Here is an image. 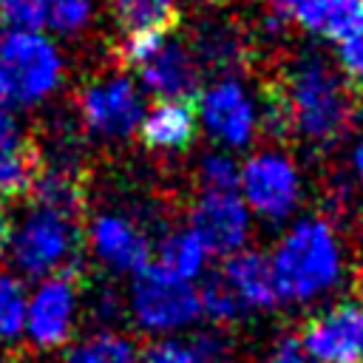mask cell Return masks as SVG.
Wrapping results in <instances>:
<instances>
[{
  "mask_svg": "<svg viewBox=\"0 0 363 363\" xmlns=\"http://www.w3.org/2000/svg\"><path fill=\"white\" fill-rule=\"evenodd\" d=\"M20 139H26V136H23L17 119L11 116V108L0 99V150L9 147V145H17Z\"/></svg>",
  "mask_w": 363,
  "mask_h": 363,
  "instance_id": "31",
  "label": "cell"
},
{
  "mask_svg": "<svg viewBox=\"0 0 363 363\" xmlns=\"http://www.w3.org/2000/svg\"><path fill=\"white\" fill-rule=\"evenodd\" d=\"M190 230L201 238L207 252L233 255L247 241L250 207L238 193H201L190 210Z\"/></svg>",
  "mask_w": 363,
  "mask_h": 363,
  "instance_id": "11",
  "label": "cell"
},
{
  "mask_svg": "<svg viewBox=\"0 0 363 363\" xmlns=\"http://www.w3.org/2000/svg\"><path fill=\"white\" fill-rule=\"evenodd\" d=\"M207 247L201 244V238L193 233V230H179V233H170L162 247H159V267L167 269L170 275L182 278V281H193L204 264H207Z\"/></svg>",
  "mask_w": 363,
  "mask_h": 363,
  "instance_id": "19",
  "label": "cell"
},
{
  "mask_svg": "<svg viewBox=\"0 0 363 363\" xmlns=\"http://www.w3.org/2000/svg\"><path fill=\"white\" fill-rule=\"evenodd\" d=\"M269 264L278 301L303 303L335 286L340 275V247L326 221L303 218L281 238Z\"/></svg>",
  "mask_w": 363,
  "mask_h": 363,
  "instance_id": "2",
  "label": "cell"
},
{
  "mask_svg": "<svg viewBox=\"0 0 363 363\" xmlns=\"http://www.w3.org/2000/svg\"><path fill=\"white\" fill-rule=\"evenodd\" d=\"M65 363H142V357L128 337L116 332H99L71 346Z\"/></svg>",
  "mask_w": 363,
  "mask_h": 363,
  "instance_id": "20",
  "label": "cell"
},
{
  "mask_svg": "<svg viewBox=\"0 0 363 363\" xmlns=\"http://www.w3.org/2000/svg\"><path fill=\"white\" fill-rule=\"evenodd\" d=\"M199 306H201V315H207L213 323H230V320H235L241 301L235 298L230 284L218 275V278H210L199 289Z\"/></svg>",
  "mask_w": 363,
  "mask_h": 363,
  "instance_id": "25",
  "label": "cell"
},
{
  "mask_svg": "<svg viewBox=\"0 0 363 363\" xmlns=\"http://www.w3.org/2000/svg\"><path fill=\"white\" fill-rule=\"evenodd\" d=\"M199 111H201V119H204L207 130L216 139H221L224 145L241 147L255 133V108H252L250 96L244 94V88L235 79L213 82L201 94Z\"/></svg>",
  "mask_w": 363,
  "mask_h": 363,
  "instance_id": "12",
  "label": "cell"
},
{
  "mask_svg": "<svg viewBox=\"0 0 363 363\" xmlns=\"http://www.w3.org/2000/svg\"><path fill=\"white\" fill-rule=\"evenodd\" d=\"M199 128L196 99H162L139 122L142 142L153 150H184L193 145Z\"/></svg>",
  "mask_w": 363,
  "mask_h": 363,
  "instance_id": "14",
  "label": "cell"
},
{
  "mask_svg": "<svg viewBox=\"0 0 363 363\" xmlns=\"http://www.w3.org/2000/svg\"><path fill=\"white\" fill-rule=\"evenodd\" d=\"M301 349L315 363H360L363 337H360V306L337 303L329 312L312 318L301 332Z\"/></svg>",
  "mask_w": 363,
  "mask_h": 363,
  "instance_id": "10",
  "label": "cell"
},
{
  "mask_svg": "<svg viewBox=\"0 0 363 363\" xmlns=\"http://www.w3.org/2000/svg\"><path fill=\"white\" fill-rule=\"evenodd\" d=\"M269 3V9H272V17H278L281 23H284V11H286V6L292 3V0H267Z\"/></svg>",
  "mask_w": 363,
  "mask_h": 363,
  "instance_id": "34",
  "label": "cell"
},
{
  "mask_svg": "<svg viewBox=\"0 0 363 363\" xmlns=\"http://www.w3.org/2000/svg\"><path fill=\"white\" fill-rule=\"evenodd\" d=\"M201 3H216V0H201Z\"/></svg>",
  "mask_w": 363,
  "mask_h": 363,
  "instance_id": "36",
  "label": "cell"
},
{
  "mask_svg": "<svg viewBox=\"0 0 363 363\" xmlns=\"http://www.w3.org/2000/svg\"><path fill=\"white\" fill-rule=\"evenodd\" d=\"M142 96L128 77L94 79L79 91V119L88 133L125 139L142 122Z\"/></svg>",
  "mask_w": 363,
  "mask_h": 363,
  "instance_id": "7",
  "label": "cell"
},
{
  "mask_svg": "<svg viewBox=\"0 0 363 363\" xmlns=\"http://www.w3.org/2000/svg\"><path fill=\"white\" fill-rule=\"evenodd\" d=\"M77 318V278L54 275L40 281L26 306V335L37 349H57L68 340Z\"/></svg>",
  "mask_w": 363,
  "mask_h": 363,
  "instance_id": "9",
  "label": "cell"
},
{
  "mask_svg": "<svg viewBox=\"0 0 363 363\" xmlns=\"http://www.w3.org/2000/svg\"><path fill=\"white\" fill-rule=\"evenodd\" d=\"M88 244L102 264L119 272H142L150 264V244L142 230L119 216H96L88 227Z\"/></svg>",
  "mask_w": 363,
  "mask_h": 363,
  "instance_id": "13",
  "label": "cell"
},
{
  "mask_svg": "<svg viewBox=\"0 0 363 363\" xmlns=\"http://www.w3.org/2000/svg\"><path fill=\"white\" fill-rule=\"evenodd\" d=\"M0 363H9V360H0Z\"/></svg>",
  "mask_w": 363,
  "mask_h": 363,
  "instance_id": "37",
  "label": "cell"
},
{
  "mask_svg": "<svg viewBox=\"0 0 363 363\" xmlns=\"http://www.w3.org/2000/svg\"><path fill=\"white\" fill-rule=\"evenodd\" d=\"M241 306L250 309H269L278 303L275 292V278H272V264L264 252L258 250H238L227 258L224 275H221Z\"/></svg>",
  "mask_w": 363,
  "mask_h": 363,
  "instance_id": "15",
  "label": "cell"
},
{
  "mask_svg": "<svg viewBox=\"0 0 363 363\" xmlns=\"http://www.w3.org/2000/svg\"><path fill=\"white\" fill-rule=\"evenodd\" d=\"M199 179H201L204 193H235L238 190V182H241V170L233 164L230 156L210 153L201 162Z\"/></svg>",
  "mask_w": 363,
  "mask_h": 363,
  "instance_id": "26",
  "label": "cell"
},
{
  "mask_svg": "<svg viewBox=\"0 0 363 363\" xmlns=\"http://www.w3.org/2000/svg\"><path fill=\"white\" fill-rule=\"evenodd\" d=\"M193 57H196V62H204L210 68L230 71V65L241 62V43L233 31H227L221 26H204L201 34L196 37Z\"/></svg>",
  "mask_w": 363,
  "mask_h": 363,
  "instance_id": "22",
  "label": "cell"
},
{
  "mask_svg": "<svg viewBox=\"0 0 363 363\" xmlns=\"http://www.w3.org/2000/svg\"><path fill=\"white\" fill-rule=\"evenodd\" d=\"M45 159L31 139H20L0 150V204L31 193Z\"/></svg>",
  "mask_w": 363,
  "mask_h": 363,
  "instance_id": "17",
  "label": "cell"
},
{
  "mask_svg": "<svg viewBox=\"0 0 363 363\" xmlns=\"http://www.w3.org/2000/svg\"><path fill=\"white\" fill-rule=\"evenodd\" d=\"M94 0H51L48 26L57 34H77L91 23Z\"/></svg>",
  "mask_w": 363,
  "mask_h": 363,
  "instance_id": "27",
  "label": "cell"
},
{
  "mask_svg": "<svg viewBox=\"0 0 363 363\" xmlns=\"http://www.w3.org/2000/svg\"><path fill=\"white\" fill-rule=\"evenodd\" d=\"M352 162H354V170H357V176H360V182H363V139H360V142L354 145Z\"/></svg>",
  "mask_w": 363,
  "mask_h": 363,
  "instance_id": "33",
  "label": "cell"
},
{
  "mask_svg": "<svg viewBox=\"0 0 363 363\" xmlns=\"http://www.w3.org/2000/svg\"><path fill=\"white\" fill-rule=\"evenodd\" d=\"M111 11L125 37L147 31L170 34L179 20V0H111Z\"/></svg>",
  "mask_w": 363,
  "mask_h": 363,
  "instance_id": "18",
  "label": "cell"
},
{
  "mask_svg": "<svg viewBox=\"0 0 363 363\" xmlns=\"http://www.w3.org/2000/svg\"><path fill=\"white\" fill-rule=\"evenodd\" d=\"M190 346H193L196 363H233L230 343H227L218 332L196 335V337H190Z\"/></svg>",
  "mask_w": 363,
  "mask_h": 363,
  "instance_id": "29",
  "label": "cell"
},
{
  "mask_svg": "<svg viewBox=\"0 0 363 363\" xmlns=\"http://www.w3.org/2000/svg\"><path fill=\"white\" fill-rule=\"evenodd\" d=\"M26 286L17 275L0 272V343H11L26 332Z\"/></svg>",
  "mask_w": 363,
  "mask_h": 363,
  "instance_id": "21",
  "label": "cell"
},
{
  "mask_svg": "<svg viewBox=\"0 0 363 363\" xmlns=\"http://www.w3.org/2000/svg\"><path fill=\"white\" fill-rule=\"evenodd\" d=\"M62 79V57L40 31H0V99L9 108L45 102Z\"/></svg>",
  "mask_w": 363,
  "mask_h": 363,
  "instance_id": "4",
  "label": "cell"
},
{
  "mask_svg": "<svg viewBox=\"0 0 363 363\" xmlns=\"http://www.w3.org/2000/svg\"><path fill=\"white\" fill-rule=\"evenodd\" d=\"M267 113L269 130H295L309 142L332 145L352 128L357 99L323 54L303 51L267 88Z\"/></svg>",
  "mask_w": 363,
  "mask_h": 363,
  "instance_id": "1",
  "label": "cell"
},
{
  "mask_svg": "<svg viewBox=\"0 0 363 363\" xmlns=\"http://www.w3.org/2000/svg\"><path fill=\"white\" fill-rule=\"evenodd\" d=\"M267 363H306V354H303V349H301L298 335H284V337L275 343V349L269 352Z\"/></svg>",
  "mask_w": 363,
  "mask_h": 363,
  "instance_id": "30",
  "label": "cell"
},
{
  "mask_svg": "<svg viewBox=\"0 0 363 363\" xmlns=\"http://www.w3.org/2000/svg\"><path fill=\"white\" fill-rule=\"evenodd\" d=\"M337 62L346 82L354 91H363V26H357L352 34L337 40Z\"/></svg>",
  "mask_w": 363,
  "mask_h": 363,
  "instance_id": "28",
  "label": "cell"
},
{
  "mask_svg": "<svg viewBox=\"0 0 363 363\" xmlns=\"http://www.w3.org/2000/svg\"><path fill=\"white\" fill-rule=\"evenodd\" d=\"M28 196L34 199V204L65 213L71 218H79L85 210V184L71 164H43Z\"/></svg>",
  "mask_w": 363,
  "mask_h": 363,
  "instance_id": "16",
  "label": "cell"
},
{
  "mask_svg": "<svg viewBox=\"0 0 363 363\" xmlns=\"http://www.w3.org/2000/svg\"><path fill=\"white\" fill-rule=\"evenodd\" d=\"M247 207L264 218H286L301 199V179L295 164L281 153H255L241 167Z\"/></svg>",
  "mask_w": 363,
  "mask_h": 363,
  "instance_id": "8",
  "label": "cell"
},
{
  "mask_svg": "<svg viewBox=\"0 0 363 363\" xmlns=\"http://www.w3.org/2000/svg\"><path fill=\"white\" fill-rule=\"evenodd\" d=\"M363 26V0H323V17L318 34L337 43Z\"/></svg>",
  "mask_w": 363,
  "mask_h": 363,
  "instance_id": "23",
  "label": "cell"
},
{
  "mask_svg": "<svg viewBox=\"0 0 363 363\" xmlns=\"http://www.w3.org/2000/svg\"><path fill=\"white\" fill-rule=\"evenodd\" d=\"M360 337H363V306H360Z\"/></svg>",
  "mask_w": 363,
  "mask_h": 363,
  "instance_id": "35",
  "label": "cell"
},
{
  "mask_svg": "<svg viewBox=\"0 0 363 363\" xmlns=\"http://www.w3.org/2000/svg\"><path fill=\"white\" fill-rule=\"evenodd\" d=\"M9 241H11V218H9L6 207L0 204V258L9 250Z\"/></svg>",
  "mask_w": 363,
  "mask_h": 363,
  "instance_id": "32",
  "label": "cell"
},
{
  "mask_svg": "<svg viewBox=\"0 0 363 363\" xmlns=\"http://www.w3.org/2000/svg\"><path fill=\"white\" fill-rule=\"evenodd\" d=\"M51 0H0L3 31H40L48 26Z\"/></svg>",
  "mask_w": 363,
  "mask_h": 363,
  "instance_id": "24",
  "label": "cell"
},
{
  "mask_svg": "<svg viewBox=\"0 0 363 363\" xmlns=\"http://www.w3.org/2000/svg\"><path fill=\"white\" fill-rule=\"evenodd\" d=\"M82 250L85 235L79 218L40 204H31V210L17 221V227H11L9 252L20 275L28 278H77L82 267Z\"/></svg>",
  "mask_w": 363,
  "mask_h": 363,
  "instance_id": "3",
  "label": "cell"
},
{
  "mask_svg": "<svg viewBox=\"0 0 363 363\" xmlns=\"http://www.w3.org/2000/svg\"><path fill=\"white\" fill-rule=\"evenodd\" d=\"M116 60L122 68L139 74V79L162 99H196L199 91V62L193 51L170 34L147 31V34H128L119 48Z\"/></svg>",
  "mask_w": 363,
  "mask_h": 363,
  "instance_id": "5",
  "label": "cell"
},
{
  "mask_svg": "<svg viewBox=\"0 0 363 363\" xmlns=\"http://www.w3.org/2000/svg\"><path fill=\"white\" fill-rule=\"evenodd\" d=\"M130 306L139 326L150 332L182 329L201 315L199 289L190 281L170 275L159 264H147L142 272H136Z\"/></svg>",
  "mask_w": 363,
  "mask_h": 363,
  "instance_id": "6",
  "label": "cell"
}]
</instances>
